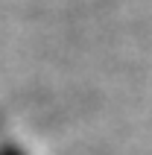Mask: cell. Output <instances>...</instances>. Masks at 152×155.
I'll use <instances>...</instances> for the list:
<instances>
[{
    "label": "cell",
    "instance_id": "cell-1",
    "mask_svg": "<svg viewBox=\"0 0 152 155\" xmlns=\"http://www.w3.org/2000/svg\"><path fill=\"white\" fill-rule=\"evenodd\" d=\"M0 155H26V149L12 143V140H6V143H0Z\"/></svg>",
    "mask_w": 152,
    "mask_h": 155
}]
</instances>
